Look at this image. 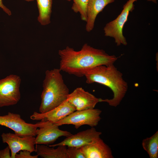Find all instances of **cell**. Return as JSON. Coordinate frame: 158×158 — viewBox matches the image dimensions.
I'll return each mask as SVG.
<instances>
[{
  "label": "cell",
  "mask_w": 158,
  "mask_h": 158,
  "mask_svg": "<svg viewBox=\"0 0 158 158\" xmlns=\"http://www.w3.org/2000/svg\"><path fill=\"white\" fill-rule=\"evenodd\" d=\"M0 125L12 130L15 134L20 136H36L38 122L35 124L26 123L18 114L8 112L0 115Z\"/></svg>",
  "instance_id": "cell-7"
},
{
  "label": "cell",
  "mask_w": 158,
  "mask_h": 158,
  "mask_svg": "<svg viewBox=\"0 0 158 158\" xmlns=\"http://www.w3.org/2000/svg\"><path fill=\"white\" fill-rule=\"evenodd\" d=\"M114 1L115 0H88L85 26L87 32H90L93 29L97 15L102 11L108 4Z\"/></svg>",
  "instance_id": "cell-14"
},
{
  "label": "cell",
  "mask_w": 158,
  "mask_h": 158,
  "mask_svg": "<svg viewBox=\"0 0 158 158\" xmlns=\"http://www.w3.org/2000/svg\"><path fill=\"white\" fill-rule=\"evenodd\" d=\"M72 10L75 13L79 12L81 19L85 22L87 20V8L88 0H73Z\"/></svg>",
  "instance_id": "cell-18"
},
{
  "label": "cell",
  "mask_w": 158,
  "mask_h": 158,
  "mask_svg": "<svg viewBox=\"0 0 158 158\" xmlns=\"http://www.w3.org/2000/svg\"><path fill=\"white\" fill-rule=\"evenodd\" d=\"M137 0H128L123 5L119 15L114 20L107 23L104 28V35L113 38L117 46H126L127 42L123 34V28L130 12L134 8V3Z\"/></svg>",
  "instance_id": "cell-4"
},
{
  "label": "cell",
  "mask_w": 158,
  "mask_h": 158,
  "mask_svg": "<svg viewBox=\"0 0 158 158\" xmlns=\"http://www.w3.org/2000/svg\"><path fill=\"white\" fill-rule=\"evenodd\" d=\"M55 148L45 145L37 144L35 151L37 154L43 158H68L66 146H58Z\"/></svg>",
  "instance_id": "cell-15"
},
{
  "label": "cell",
  "mask_w": 158,
  "mask_h": 158,
  "mask_svg": "<svg viewBox=\"0 0 158 158\" xmlns=\"http://www.w3.org/2000/svg\"><path fill=\"white\" fill-rule=\"evenodd\" d=\"M102 112L99 109L94 108L76 110L54 124L59 126L65 124L73 125L76 129L83 125L94 127L98 125L101 120Z\"/></svg>",
  "instance_id": "cell-6"
},
{
  "label": "cell",
  "mask_w": 158,
  "mask_h": 158,
  "mask_svg": "<svg viewBox=\"0 0 158 158\" xmlns=\"http://www.w3.org/2000/svg\"><path fill=\"white\" fill-rule=\"evenodd\" d=\"M25 1H33L34 0H24Z\"/></svg>",
  "instance_id": "cell-24"
},
{
  "label": "cell",
  "mask_w": 158,
  "mask_h": 158,
  "mask_svg": "<svg viewBox=\"0 0 158 158\" xmlns=\"http://www.w3.org/2000/svg\"><path fill=\"white\" fill-rule=\"evenodd\" d=\"M61 71L78 77L84 76L87 71L100 65L114 64L118 57L110 55L102 49L94 48L85 44L79 51L67 46L59 51Z\"/></svg>",
  "instance_id": "cell-1"
},
{
  "label": "cell",
  "mask_w": 158,
  "mask_h": 158,
  "mask_svg": "<svg viewBox=\"0 0 158 158\" xmlns=\"http://www.w3.org/2000/svg\"><path fill=\"white\" fill-rule=\"evenodd\" d=\"M10 149L8 146L0 150V158H11Z\"/></svg>",
  "instance_id": "cell-21"
},
{
  "label": "cell",
  "mask_w": 158,
  "mask_h": 158,
  "mask_svg": "<svg viewBox=\"0 0 158 158\" xmlns=\"http://www.w3.org/2000/svg\"><path fill=\"white\" fill-rule=\"evenodd\" d=\"M0 7L2 8L3 10L8 15H11V11L3 4L2 3V0H0Z\"/></svg>",
  "instance_id": "cell-22"
},
{
  "label": "cell",
  "mask_w": 158,
  "mask_h": 158,
  "mask_svg": "<svg viewBox=\"0 0 158 158\" xmlns=\"http://www.w3.org/2000/svg\"><path fill=\"white\" fill-rule=\"evenodd\" d=\"M20 77L11 74L0 80V107L16 104L21 98Z\"/></svg>",
  "instance_id": "cell-5"
},
{
  "label": "cell",
  "mask_w": 158,
  "mask_h": 158,
  "mask_svg": "<svg viewBox=\"0 0 158 158\" xmlns=\"http://www.w3.org/2000/svg\"><path fill=\"white\" fill-rule=\"evenodd\" d=\"M68 0V1H71V0Z\"/></svg>",
  "instance_id": "cell-25"
},
{
  "label": "cell",
  "mask_w": 158,
  "mask_h": 158,
  "mask_svg": "<svg viewBox=\"0 0 158 158\" xmlns=\"http://www.w3.org/2000/svg\"><path fill=\"white\" fill-rule=\"evenodd\" d=\"M59 69L47 70L43 81L39 113L47 112L67 100L69 90Z\"/></svg>",
  "instance_id": "cell-3"
},
{
  "label": "cell",
  "mask_w": 158,
  "mask_h": 158,
  "mask_svg": "<svg viewBox=\"0 0 158 158\" xmlns=\"http://www.w3.org/2000/svg\"><path fill=\"white\" fill-rule=\"evenodd\" d=\"M99 99L85 91L82 87H78L69 93L66 100L75 107L76 110L79 111L94 108L99 102Z\"/></svg>",
  "instance_id": "cell-11"
},
{
  "label": "cell",
  "mask_w": 158,
  "mask_h": 158,
  "mask_svg": "<svg viewBox=\"0 0 158 158\" xmlns=\"http://www.w3.org/2000/svg\"><path fill=\"white\" fill-rule=\"evenodd\" d=\"M75 111V107L66 100L47 112L41 113L34 112L30 118L32 120H44L55 123Z\"/></svg>",
  "instance_id": "cell-12"
},
{
  "label": "cell",
  "mask_w": 158,
  "mask_h": 158,
  "mask_svg": "<svg viewBox=\"0 0 158 158\" xmlns=\"http://www.w3.org/2000/svg\"><path fill=\"white\" fill-rule=\"evenodd\" d=\"M142 146L150 158H158V131L150 137L144 139L142 141Z\"/></svg>",
  "instance_id": "cell-17"
},
{
  "label": "cell",
  "mask_w": 158,
  "mask_h": 158,
  "mask_svg": "<svg viewBox=\"0 0 158 158\" xmlns=\"http://www.w3.org/2000/svg\"><path fill=\"white\" fill-rule=\"evenodd\" d=\"M101 134V132L97 131L94 127H91L75 134H72L70 136L66 137L61 142L49 146L55 147L59 145H65L81 148L93 142L99 138Z\"/></svg>",
  "instance_id": "cell-10"
},
{
  "label": "cell",
  "mask_w": 158,
  "mask_h": 158,
  "mask_svg": "<svg viewBox=\"0 0 158 158\" xmlns=\"http://www.w3.org/2000/svg\"><path fill=\"white\" fill-rule=\"evenodd\" d=\"M84 76L87 84L97 83L111 90L113 98L110 99L100 98L99 102H106L112 107H116L120 104L128 90V83L123 79L122 73L114 64L95 67L86 71Z\"/></svg>",
  "instance_id": "cell-2"
},
{
  "label": "cell",
  "mask_w": 158,
  "mask_h": 158,
  "mask_svg": "<svg viewBox=\"0 0 158 158\" xmlns=\"http://www.w3.org/2000/svg\"><path fill=\"white\" fill-rule=\"evenodd\" d=\"M31 153L27 150L20 151L15 155V158H37L38 156L37 154L32 155Z\"/></svg>",
  "instance_id": "cell-20"
},
{
  "label": "cell",
  "mask_w": 158,
  "mask_h": 158,
  "mask_svg": "<svg viewBox=\"0 0 158 158\" xmlns=\"http://www.w3.org/2000/svg\"><path fill=\"white\" fill-rule=\"evenodd\" d=\"M66 154L68 158H85L80 148L75 147H67Z\"/></svg>",
  "instance_id": "cell-19"
},
{
  "label": "cell",
  "mask_w": 158,
  "mask_h": 158,
  "mask_svg": "<svg viewBox=\"0 0 158 158\" xmlns=\"http://www.w3.org/2000/svg\"><path fill=\"white\" fill-rule=\"evenodd\" d=\"M38 123L35 140L36 145L52 144L60 137H67L72 135L68 131L60 129L59 126L49 121L41 120Z\"/></svg>",
  "instance_id": "cell-8"
},
{
  "label": "cell",
  "mask_w": 158,
  "mask_h": 158,
  "mask_svg": "<svg viewBox=\"0 0 158 158\" xmlns=\"http://www.w3.org/2000/svg\"><path fill=\"white\" fill-rule=\"evenodd\" d=\"M85 158H113L111 148L100 137L80 148Z\"/></svg>",
  "instance_id": "cell-13"
},
{
  "label": "cell",
  "mask_w": 158,
  "mask_h": 158,
  "mask_svg": "<svg viewBox=\"0 0 158 158\" xmlns=\"http://www.w3.org/2000/svg\"><path fill=\"white\" fill-rule=\"evenodd\" d=\"M4 143L8 145L11 151V158L20 151L27 150L31 153L35 152V138L34 136H20L15 133H3L1 135Z\"/></svg>",
  "instance_id": "cell-9"
},
{
  "label": "cell",
  "mask_w": 158,
  "mask_h": 158,
  "mask_svg": "<svg viewBox=\"0 0 158 158\" xmlns=\"http://www.w3.org/2000/svg\"><path fill=\"white\" fill-rule=\"evenodd\" d=\"M148 1H152L154 3L156 4L157 3V0H147Z\"/></svg>",
  "instance_id": "cell-23"
},
{
  "label": "cell",
  "mask_w": 158,
  "mask_h": 158,
  "mask_svg": "<svg viewBox=\"0 0 158 158\" xmlns=\"http://www.w3.org/2000/svg\"><path fill=\"white\" fill-rule=\"evenodd\" d=\"M39 11L38 20L41 25H45L50 22L52 0H37Z\"/></svg>",
  "instance_id": "cell-16"
}]
</instances>
